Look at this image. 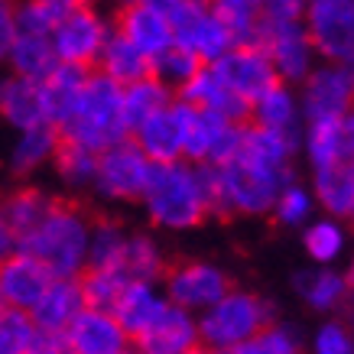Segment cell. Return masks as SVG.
Returning a JSON list of instances; mask_svg holds the SVG:
<instances>
[{"instance_id":"30bf717a","label":"cell","mask_w":354,"mask_h":354,"mask_svg":"<svg viewBox=\"0 0 354 354\" xmlns=\"http://www.w3.org/2000/svg\"><path fill=\"white\" fill-rule=\"evenodd\" d=\"M299 108L306 120L351 114L354 95V72L348 62H315L299 82Z\"/></svg>"},{"instance_id":"5b68a950","label":"cell","mask_w":354,"mask_h":354,"mask_svg":"<svg viewBox=\"0 0 354 354\" xmlns=\"http://www.w3.org/2000/svg\"><path fill=\"white\" fill-rule=\"evenodd\" d=\"M65 140H75L88 150H104L114 140L130 137L124 114H120V85L104 72H88L85 85L65 127L59 130Z\"/></svg>"},{"instance_id":"7402d4cb","label":"cell","mask_w":354,"mask_h":354,"mask_svg":"<svg viewBox=\"0 0 354 354\" xmlns=\"http://www.w3.org/2000/svg\"><path fill=\"white\" fill-rule=\"evenodd\" d=\"M166 292L156 286V279H127L124 290L118 292V299L111 306L114 319L120 322V328L127 332V338L133 342L137 335H143V328L156 319L166 306Z\"/></svg>"},{"instance_id":"e0dca14e","label":"cell","mask_w":354,"mask_h":354,"mask_svg":"<svg viewBox=\"0 0 354 354\" xmlns=\"http://www.w3.org/2000/svg\"><path fill=\"white\" fill-rule=\"evenodd\" d=\"M247 120L257 124L263 130H273V133H283L290 137L292 143H299L302 133V108H299V95L290 82H273L267 91H260L254 101H250V111H247Z\"/></svg>"},{"instance_id":"44dd1931","label":"cell","mask_w":354,"mask_h":354,"mask_svg":"<svg viewBox=\"0 0 354 354\" xmlns=\"http://www.w3.org/2000/svg\"><path fill=\"white\" fill-rule=\"evenodd\" d=\"M130 140L140 147V153L150 162H172L183 160V143H179V111L176 97L160 111H153L130 130Z\"/></svg>"},{"instance_id":"7bdbcfd3","label":"cell","mask_w":354,"mask_h":354,"mask_svg":"<svg viewBox=\"0 0 354 354\" xmlns=\"http://www.w3.org/2000/svg\"><path fill=\"white\" fill-rule=\"evenodd\" d=\"M36 322L30 312L7 309L0 312V354H32L36 351Z\"/></svg>"},{"instance_id":"f35d334b","label":"cell","mask_w":354,"mask_h":354,"mask_svg":"<svg viewBox=\"0 0 354 354\" xmlns=\"http://www.w3.org/2000/svg\"><path fill=\"white\" fill-rule=\"evenodd\" d=\"M315 195H312L309 185L302 183H286L279 189V195L273 198V208H270V215L277 218L279 227H302L309 218H315Z\"/></svg>"},{"instance_id":"2e32d148","label":"cell","mask_w":354,"mask_h":354,"mask_svg":"<svg viewBox=\"0 0 354 354\" xmlns=\"http://www.w3.org/2000/svg\"><path fill=\"white\" fill-rule=\"evenodd\" d=\"M133 342L147 354H192L202 348L198 344V319H195V312L183 309L176 302H166L160 315Z\"/></svg>"},{"instance_id":"1f68e13d","label":"cell","mask_w":354,"mask_h":354,"mask_svg":"<svg viewBox=\"0 0 354 354\" xmlns=\"http://www.w3.org/2000/svg\"><path fill=\"white\" fill-rule=\"evenodd\" d=\"M302 247L312 263H338L348 250V227L342 218H309L302 225Z\"/></svg>"},{"instance_id":"83f0119b","label":"cell","mask_w":354,"mask_h":354,"mask_svg":"<svg viewBox=\"0 0 354 354\" xmlns=\"http://www.w3.org/2000/svg\"><path fill=\"white\" fill-rule=\"evenodd\" d=\"M312 195L315 205L332 218H351L354 212V166L351 162H332L312 169Z\"/></svg>"},{"instance_id":"cb8c5ba5","label":"cell","mask_w":354,"mask_h":354,"mask_svg":"<svg viewBox=\"0 0 354 354\" xmlns=\"http://www.w3.org/2000/svg\"><path fill=\"white\" fill-rule=\"evenodd\" d=\"M176 95L183 97V101H189V104H195V108L215 111V114H221V118L241 120V124L247 120V111H250V101H244L241 95H234V91L218 78V72L208 62L198 65V72H195Z\"/></svg>"},{"instance_id":"f1b7e54d","label":"cell","mask_w":354,"mask_h":354,"mask_svg":"<svg viewBox=\"0 0 354 354\" xmlns=\"http://www.w3.org/2000/svg\"><path fill=\"white\" fill-rule=\"evenodd\" d=\"M0 120L10 130L32 127L43 120V108H39V91L36 82L20 75H0Z\"/></svg>"},{"instance_id":"3957f363","label":"cell","mask_w":354,"mask_h":354,"mask_svg":"<svg viewBox=\"0 0 354 354\" xmlns=\"http://www.w3.org/2000/svg\"><path fill=\"white\" fill-rule=\"evenodd\" d=\"M91 218L75 205L53 202L36 225L20 237V250L32 254L53 277H78L88 263Z\"/></svg>"},{"instance_id":"f6af8a7d","label":"cell","mask_w":354,"mask_h":354,"mask_svg":"<svg viewBox=\"0 0 354 354\" xmlns=\"http://www.w3.org/2000/svg\"><path fill=\"white\" fill-rule=\"evenodd\" d=\"M312 351L315 354H351L354 351L351 328L342 319H325L315 328V335H312Z\"/></svg>"},{"instance_id":"4316f807","label":"cell","mask_w":354,"mask_h":354,"mask_svg":"<svg viewBox=\"0 0 354 354\" xmlns=\"http://www.w3.org/2000/svg\"><path fill=\"white\" fill-rule=\"evenodd\" d=\"M59 140H62V133L53 124H46V120L17 130V140H13V147H10V156H7L10 172L13 176H32V172H39L43 166H49Z\"/></svg>"},{"instance_id":"7c38bea8","label":"cell","mask_w":354,"mask_h":354,"mask_svg":"<svg viewBox=\"0 0 354 354\" xmlns=\"http://www.w3.org/2000/svg\"><path fill=\"white\" fill-rule=\"evenodd\" d=\"M218 72V78L225 82L234 95H241L244 101H254L260 91H267L277 82L273 62L263 53L260 43H234L231 49L218 55L215 62H208Z\"/></svg>"},{"instance_id":"603a6c76","label":"cell","mask_w":354,"mask_h":354,"mask_svg":"<svg viewBox=\"0 0 354 354\" xmlns=\"http://www.w3.org/2000/svg\"><path fill=\"white\" fill-rule=\"evenodd\" d=\"M88 72H91V68L59 62L49 75L36 82V91H39V108H43L46 124H53L55 130L65 127V120H68L72 108H75L78 91H82V85H85Z\"/></svg>"},{"instance_id":"9c48e42d","label":"cell","mask_w":354,"mask_h":354,"mask_svg":"<svg viewBox=\"0 0 354 354\" xmlns=\"http://www.w3.org/2000/svg\"><path fill=\"white\" fill-rule=\"evenodd\" d=\"M108 32L111 23L101 17V10H95L85 0H78L75 7L49 30V43H53V53L59 62L95 68L97 53L108 39Z\"/></svg>"},{"instance_id":"4fadbf2b","label":"cell","mask_w":354,"mask_h":354,"mask_svg":"<svg viewBox=\"0 0 354 354\" xmlns=\"http://www.w3.org/2000/svg\"><path fill=\"white\" fill-rule=\"evenodd\" d=\"M172 36L176 43L185 46L198 62H215L218 55L234 46V36L225 26V20L212 10L208 0H192L185 13L172 23Z\"/></svg>"},{"instance_id":"9a60e30c","label":"cell","mask_w":354,"mask_h":354,"mask_svg":"<svg viewBox=\"0 0 354 354\" xmlns=\"http://www.w3.org/2000/svg\"><path fill=\"white\" fill-rule=\"evenodd\" d=\"M299 147L309 166H332V162L354 160V118L335 114V118H315L302 124Z\"/></svg>"},{"instance_id":"bcb514c9","label":"cell","mask_w":354,"mask_h":354,"mask_svg":"<svg viewBox=\"0 0 354 354\" xmlns=\"http://www.w3.org/2000/svg\"><path fill=\"white\" fill-rule=\"evenodd\" d=\"M17 36V23H13V3L10 0H0V65L7 62L10 43Z\"/></svg>"},{"instance_id":"ffe728a7","label":"cell","mask_w":354,"mask_h":354,"mask_svg":"<svg viewBox=\"0 0 354 354\" xmlns=\"http://www.w3.org/2000/svg\"><path fill=\"white\" fill-rule=\"evenodd\" d=\"M114 30H118L124 39H130L140 53L147 55V59H153V55L162 53L166 46L176 43V36H172V23L166 20L162 13L150 10L147 3H137V0L120 3L118 20H114Z\"/></svg>"},{"instance_id":"60d3db41","label":"cell","mask_w":354,"mask_h":354,"mask_svg":"<svg viewBox=\"0 0 354 354\" xmlns=\"http://www.w3.org/2000/svg\"><path fill=\"white\" fill-rule=\"evenodd\" d=\"M124 241L127 231L118 221H91L88 231V263L85 267H120V254H124Z\"/></svg>"},{"instance_id":"6da1fadb","label":"cell","mask_w":354,"mask_h":354,"mask_svg":"<svg viewBox=\"0 0 354 354\" xmlns=\"http://www.w3.org/2000/svg\"><path fill=\"white\" fill-rule=\"evenodd\" d=\"M299 143L283 133L263 130L257 124H244L241 150L227 162L215 166L218 179V215H270L279 189L296 179L292 156Z\"/></svg>"},{"instance_id":"d6a6232c","label":"cell","mask_w":354,"mask_h":354,"mask_svg":"<svg viewBox=\"0 0 354 354\" xmlns=\"http://www.w3.org/2000/svg\"><path fill=\"white\" fill-rule=\"evenodd\" d=\"M172 101V91L162 82H156L153 75H143L137 82H127L120 85V114H124V124H127V133L137 127L140 120L160 111L162 104Z\"/></svg>"},{"instance_id":"74e56055","label":"cell","mask_w":354,"mask_h":354,"mask_svg":"<svg viewBox=\"0 0 354 354\" xmlns=\"http://www.w3.org/2000/svg\"><path fill=\"white\" fill-rule=\"evenodd\" d=\"M198 65H205V62H198L185 46L172 43V46H166L162 53H156L150 59V75L156 78V82H162V85L176 95V91H179V88H183L185 82L198 72Z\"/></svg>"},{"instance_id":"277c9868","label":"cell","mask_w":354,"mask_h":354,"mask_svg":"<svg viewBox=\"0 0 354 354\" xmlns=\"http://www.w3.org/2000/svg\"><path fill=\"white\" fill-rule=\"evenodd\" d=\"M198 344L208 351H225L234 354L244 342H250L254 335L267 322H273V306L263 296L250 290H234L227 286L208 309L198 315Z\"/></svg>"},{"instance_id":"52a82bcc","label":"cell","mask_w":354,"mask_h":354,"mask_svg":"<svg viewBox=\"0 0 354 354\" xmlns=\"http://www.w3.org/2000/svg\"><path fill=\"white\" fill-rule=\"evenodd\" d=\"M153 162L140 153V147L130 137L114 140L95 156V189L108 202H140V195L147 189Z\"/></svg>"},{"instance_id":"d6986e66","label":"cell","mask_w":354,"mask_h":354,"mask_svg":"<svg viewBox=\"0 0 354 354\" xmlns=\"http://www.w3.org/2000/svg\"><path fill=\"white\" fill-rule=\"evenodd\" d=\"M49 279H53V273L20 247L7 260H0V292H3L10 309L30 312L36 299L43 296V290L49 286Z\"/></svg>"},{"instance_id":"8992f818","label":"cell","mask_w":354,"mask_h":354,"mask_svg":"<svg viewBox=\"0 0 354 354\" xmlns=\"http://www.w3.org/2000/svg\"><path fill=\"white\" fill-rule=\"evenodd\" d=\"M257 43L270 55L277 78L290 82V85H299L306 72L319 62V53H315L309 32L302 26L299 13L296 17H290V13H263L257 30Z\"/></svg>"},{"instance_id":"681fc988","label":"cell","mask_w":354,"mask_h":354,"mask_svg":"<svg viewBox=\"0 0 354 354\" xmlns=\"http://www.w3.org/2000/svg\"><path fill=\"white\" fill-rule=\"evenodd\" d=\"M299 10L302 0H263V13H290V17H296Z\"/></svg>"},{"instance_id":"d4e9b609","label":"cell","mask_w":354,"mask_h":354,"mask_svg":"<svg viewBox=\"0 0 354 354\" xmlns=\"http://www.w3.org/2000/svg\"><path fill=\"white\" fill-rule=\"evenodd\" d=\"M85 306L78 277H53L49 286L43 290V296L36 299V306L30 309V319L36 322V328L43 332H59L62 335L68 328V322L75 319Z\"/></svg>"},{"instance_id":"7a4b0ae2","label":"cell","mask_w":354,"mask_h":354,"mask_svg":"<svg viewBox=\"0 0 354 354\" xmlns=\"http://www.w3.org/2000/svg\"><path fill=\"white\" fill-rule=\"evenodd\" d=\"M147 218L160 231H192L208 215H218V179L208 162H153L147 189L140 195Z\"/></svg>"},{"instance_id":"484cf974","label":"cell","mask_w":354,"mask_h":354,"mask_svg":"<svg viewBox=\"0 0 354 354\" xmlns=\"http://www.w3.org/2000/svg\"><path fill=\"white\" fill-rule=\"evenodd\" d=\"M176 111H179V143H183V160L189 162H208L212 147H215L218 133L225 127L221 114L215 111L195 108L183 97H176Z\"/></svg>"},{"instance_id":"5bb4252c","label":"cell","mask_w":354,"mask_h":354,"mask_svg":"<svg viewBox=\"0 0 354 354\" xmlns=\"http://www.w3.org/2000/svg\"><path fill=\"white\" fill-rule=\"evenodd\" d=\"M62 338L65 351L72 354H124L130 348V338L114 319V312L97 306H82Z\"/></svg>"},{"instance_id":"f546056e","label":"cell","mask_w":354,"mask_h":354,"mask_svg":"<svg viewBox=\"0 0 354 354\" xmlns=\"http://www.w3.org/2000/svg\"><path fill=\"white\" fill-rule=\"evenodd\" d=\"M3 65H10L13 75L39 82V78H46L55 65H59V59H55L53 43H49L46 32L17 30V36H13V43H10V53H7V62Z\"/></svg>"},{"instance_id":"8d00e7d4","label":"cell","mask_w":354,"mask_h":354,"mask_svg":"<svg viewBox=\"0 0 354 354\" xmlns=\"http://www.w3.org/2000/svg\"><path fill=\"white\" fill-rule=\"evenodd\" d=\"M212 10L225 20L234 43H257V30L263 20V0H208Z\"/></svg>"},{"instance_id":"c3c4849f","label":"cell","mask_w":354,"mask_h":354,"mask_svg":"<svg viewBox=\"0 0 354 354\" xmlns=\"http://www.w3.org/2000/svg\"><path fill=\"white\" fill-rule=\"evenodd\" d=\"M17 247H20V241H17L13 227L7 225V218H3V212H0V260H7Z\"/></svg>"},{"instance_id":"d590c367","label":"cell","mask_w":354,"mask_h":354,"mask_svg":"<svg viewBox=\"0 0 354 354\" xmlns=\"http://www.w3.org/2000/svg\"><path fill=\"white\" fill-rule=\"evenodd\" d=\"M95 150H88L75 140H59L55 147V156L49 166H55L59 179L72 189H91V179H95Z\"/></svg>"},{"instance_id":"ac0fdd59","label":"cell","mask_w":354,"mask_h":354,"mask_svg":"<svg viewBox=\"0 0 354 354\" xmlns=\"http://www.w3.org/2000/svg\"><path fill=\"white\" fill-rule=\"evenodd\" d=\"M292 290L306 309L319 315H338L351 302V277L344 270H335V263H315L312 270L296 273Z\"/></svg>"},{"instance_id":"b9f144b4","label":"cell","mask_w":354,"mask_h":354,"mask_svg":"<svg viewBox=\"0 0 354 354\" xmlns=\"http://www.w3.org/2000/svg\"><path fill=\"white\" fill-rule=\"evenodd\" d=\"M78 0H23L13 7V23L23 32H46L75 7Z\"/></svg>"},{"instance_id":"8fae6325","label":"cell","mask_w":354,"mask_h":354,"mask_svg":"<svg viewBox=\"0 0 354 354\" xmlns=\"http://www.w3.org/2000/svg\"><path fill=\"white\" fill-rule=\"evenodd\" d=\"M160 279H162L166 299L195 312V315L202 309H208L231 286L227 273L218 263H212V260H185V263H176L172 270H162Z\"/></svg>"},{"instance_id":"f907efd6","label":"cell","mask_w":354,"mask_h":354,"mask_svg":"<svg viewBox=\"0 0 354 354\" xmlns=\"http://www.w3.org/2000/svg\"><path fill=\"white\" fill-rule=\"evenodd\" d=\"M7 309V299H3V292H0V312Z\"/></svg>"},{"instance_id":"ba28073f","label":"cell","mask_w":354,"mask_h":354,"mask_svg":"<svg viewBox=\"0 0 354 354\" xmlns=\"http://www.w3.org/2000/svg\"><path fill=\"white\" fill-rule=\"evenodd\" d=\"M299 20L319 59L354 62V0H302Z\"/></svg>"},{"instance_id":"e575fe53","label":"cell","mask_w":354,"mask_h":354,"mask_svg":"<svg viewBox=\"0 0 354 354\" xmlns=\"http://www.w3.org/2000/svg\"><path fill=\"white\" fill-rule=\"evenodd\" d=\"M120 270L130 279H160L166 270V254L156 244V237L147 231H127L124 254H120Z\"/></svg>"},{"instance_id":"836d02e7","label":"cell","mask_w":354,"mask_h":354,"mask_svg":"<svg viewBox=\"0 0 354 354\" xmlns=\"http://www.w3.org/2000/svg\"><path fill=\"white\" fill-rule=\"evenodd\" d=\"M53 202L55 198L49 192H43L39 185H20V189H13V192H7L0 198V212L7 218V225L13 227L17 241H20V237L49 212Z\"/></svg>"},{"instance_id":"7dc6e473","label":"cell","mask_w":354,"mask_h":354,"mask_svg":"<svg viewBox=\"0 0 354 354\" xmlns=\"http://www.w3.org/2000/svg\"><path fill=\"white\" fill-rule=\"evenodd\" d=\"M120 3H127V0H120ZM137 3H147L150 10L162 13V17H166L169 23H176L185 13V7H189L192 0H137Z\"/></svg>"},{"instance_id":"4dcf8cb0","label":"cell","mask_w":354,"mask_h":354,"mask_svg":"<svg viewBox=\"0 0 354 354\" xmlns=\"http://www.w3.org/2000/svg\"><path fill=\"white\" fill-rule=\"evenodd\" d=\"M95 68L104 72L108 78H114L118 85H127V82H137V78L150 75V59L111 26L108 39H104L101 53H97Z\"/></svg>"},{"instance_id":"ab89813d","label":"cell","mask_w":354,"mask_h":354,"mask_svg":"<svg viewBox=\"0 0 354 354\" xmlns=\"http://www.w3.org/2000/svg\"><path fill=\"white\" fill-rule=\"evenodd\" d=\"M127 273L120 267H85L78 273V286L85 296V306H97V309H111L118 292L127 283Z\"/></svg>"},{"instance_id":"ee69618b","label":"cell","mask_w":354,"mask_h":354,"mask_svg":"<svg viewBox=\"0 0 354 354\" xmlns=\"http://www.w3.org/2000/svg\"><path fill=\"white\" fill-rule=\"evenodd\" d=\"M302 348L299 332H292L290 325H279L277 319L267 322L250 342H244L234 354H296Z\"/></svg>"}]
</instances>
